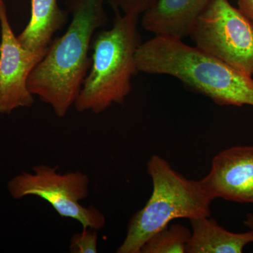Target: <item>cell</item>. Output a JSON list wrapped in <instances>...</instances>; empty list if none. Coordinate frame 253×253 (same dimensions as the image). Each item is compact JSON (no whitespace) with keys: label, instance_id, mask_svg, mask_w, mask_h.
<instances>
[{"label":"cell","instance_id":"obj_1","mask_svg":"<svg viewBox=\"0 0 253 253\" xmlns=\"http://www.w3.org/2000/svg\"><path fill=\"white\" fill-rule=\"evenodd\" d=\"M105 0H68L73 19L66 33L51 42L34 68L27 86L33 96L51 106L58 118L75 104L91 64V42L107 25Z\"/></svg>","mask_w":253,"mask_h":253},{"label":"cell","instance_id":"obj_2","mask_svg":"<svg viewBox=\"0 0 253 253\" xmlns=\"http://www.w3.org/2000/svg\"><path fill=\"white\" fill-rule=\"evenodd\" d=\"M138 72L177 78L219 106L253 107V79L247 73L181 40L155 36L136 53Z\"/></svg>","mask_w":253,"mask_h":253},{"label":"cell","instance_id":"obj_3","mask_svg":"<svg viewBox=\"0 0 253 253\" xmlns=\"http://www.w3.org/2000/svg\"><path fill=\"white\" fill-rule=\"evenodd\" d=\"M115 11L112 28L96 32L91 42L90 68L74 104L78 112H104L113 104H123L131 90L141 43L139 16Z\"/></svg>","mask_w":253,"mask_h":253},{"label":"cell","instance_id":"obj_4","mask_svg":"<svg viewBox=\"0 0 253 253\" xmlns=\"http://www.w3.org/2000/svg\"><path fill=\"white\" fill-rule=\"evenodd\" d=\"M153 191L146 205L133 214L118 253H139L155 233L176 219L211 217L212 200L199 181L176 172L166 159L154 155L147 163Z\"/></svg>","mask_w":253,"mask_h":253},{"label":"cell","instance_id":"obj_5","mask_svg":"<svg viewBox=\"0 0 253 253\" xmlns=\"http://www.w3.org/2000/svg\"><path fill=\"white\" fill-rule=\"evenodd\" d=\"M59 168L39 165L33 168V173L21 172L8 183L10 195L15 200L38 196L60 217L75 219L83 228L102 229L106 224L104 214L94 206L84 207L81 204L89 196V176L79 171L61 174Z\"/></svg>","mask_w":253,"mask_h":253},{"label":"cell","instance_id":"obj_6","mask_svg":"<svg viewBox=\"0 0 253 253\" xmlns=\"http://www.w3.org/2000/svg\"><path fill=\"white\" fill-rule=\"evenodd\" d=\"M189 36L196 46L253 76V26L228 0H211Z\"/></svg>","mask_w":253,"mask_h":253},{"label":"cell","instance_id":"obj_7","mask_svg":"<svg viewBox=\"0 0 253 253\" xmlns=\"http://www.w3.org/2000/svg\"><path fill=\"white\" fill-rule=\"evenodd\" d=\"M0 114H9L35 103L27 86L28 78L47 52L25 49L15 36L5 4L0 11Z\"/></svg>","mask_w":253,"mask_h":253},{"label":"cell","instance_id":"obj_8","mask_svg":"<svg viewBox=\"0 0 253 253\" xmlns=\"http://www.w3.org/2000/svg\"><path fill=\"white\" fill-rule=\"evenodd\" d=\"M200 182L212 201L253 205V146H232L220 151Z\"/></svg>","mask_w":253,"mask_h":253},{"label":"cell","instance_id":"obj_9","mask_svg":"<svg viewBox=\"0 0 253 253\" xmlns=\"http://www.w3.org/2000/svg\"><path fill=\"white\" fill-rule=\"evenodd\" d=\"M211 0H158L145 11L141 24L155 36L182 40Z\"/></svg>","mask_w":253,"mask_h":253},{"label":"cell","instance_id":"obj_10","mask_svg":"<svg viewBox=\"0 0 253 253\" xmlns=\"http://www.w3.org/2000/svg\"><path fill=\"white\" fill-rule=\"evenodd\" d=\"M191 235L186 253H241L253 243V229L244 233L226 230L211 217L189 219Z\"/></svg>","mask_w":253,"mask_h":253},{"label":"cell","instance_id":"obj_11","mask_svg":"<svg viewBox=\"0 0 253 253\" xmlns=\"http://www.w3.org/2000/svg\"><path fill=\"white\" fill-rule=\"evenodd\" d=\"M68 14L59 7L58 0H31V18L17 37L18 42L30 51L46 49L55 33L67 22Z\"/></svg>","mask_w":253,"mask_h":253},{"label":"cell","instance_id":"obj_12","mask_svg":"<svg viewBox=\"0 0 253 253\" xmlns=\"http://www.w3.org/2000/svg\"><path fill=\"white\" fill-rule=\"evenodd\" d=\"M191 235V231L182 224H169L151 236L139 253H186Z\"/></svg>","mask_w":253,"mask_h":253},{"label":"cell","instance_id":"obj_13","mask_svg":"<svg viewBox=\"0 0 253 253\" xmlns=\"http://www.w3.org/2000/svg\"><path fill=\"white\" fill-rule=\"evenodd\" d=\"M70 252L73 253H97V230L91 228H83V230L81 233L75 234L71 239Z\"/></svg>","mask_w":253,"mask_h":253},{"label":"cell","instance_id":"obj_14","mask_svg":"<svg viewBox=\"0 0 253 253\" xmlns=\"http://www.w3.org/2000/svg\"><path fill=\"white\" fill-rule=\"evenodd\" d=\"M158 0H110L113 9L123 11L124 14L139 16L154 6Z\"/></svg>","mask_w":253,"mask_h":253},{"label":"cell","instance_id":"obj_15","mask_svg":"<svg viewBox=\"0 0 253 253\" xmlns=\"http://www.w3.org/2000/svg\"><path fill=\"white\" fill-rule=\"evenodd\" d=\"M239 9L253 26V0H238Z\"/></svg>","mask_w":253,"mask_h":253},{"label":"cell","instance_id":"obj_16","mask_svg":"<svg viewBox=\"0 0 253 253\" xmlns=\"http://www.w3.org/2000/svg\"><path fill=\"white\" fill-rule=\"evenodd\" d=\"M244 225L250 229H253V214L248 213L244 221Z\"/></svg>","mask_w":253,"mask_h":253},{"label":"cell","instance_id":"obj_17","mask_svg":"<svg viewBox=\"0 0 253 253\" xmlns=\"http://www.w3.org/2000/svg\"><path fill=\"white\" fill-rule=\"evenodd\" d=\"M4 4V0H0V11H1V8H2L3 5Z\"/></svg>","mask_w":253,"mask_h":253}]
</instances>
